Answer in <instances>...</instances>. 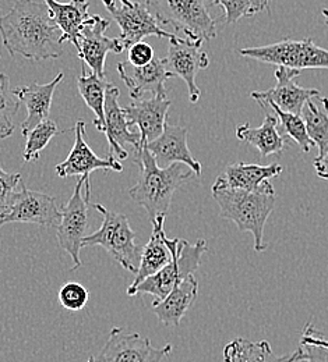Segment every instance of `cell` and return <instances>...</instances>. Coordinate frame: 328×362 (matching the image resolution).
<instances>
[{
	"label": "cell",
	"mask_w": 328,
	"mask_h": 362,
	"mask_svg": "<svg viewBox=\"0 0 328 362\" xmlns=\"http://www.w3.org/2000/svg\"><path fill=\"white\" fill-rule=\"evenodd\" d=\"M102 3L120 28L119 40L122 41L125 49L141 42L145 37L149 35L168 40L175 35L164 30L155 17L149 13L148 7L142 3L133 1L130 6H118L115 0H102Z\"/></svg>",
	"instance_id": "11"
},
{
	"label": "cell",
	"mask_w": 328,
	"mask_h": 362,
	"mask_svg": "<svg viewBox=\"0 0 328 362\" xmlns=\"http://www.w3.org/2000/svg\"><path fill=\"white\" fill-rule=\"evenodd\" d=\"M77 86L81 98L84 99L86 105L93 110L96 116L94 120V126L98 132H105V92L111 86L105 78H99L91 73L90 76L86 74L84 66L81 69V76L77 80Z\"/></svg>",
	"instance_id": "28"
},
{
	"label": "cell",
	"mask_w": 328,
	"mask_h": 362,
	"mask_svg": "<svg viewBox=\"0 0 328 362\" xmlns=\"http://www.w3.org/2000/svg\"><path fill=\"white\" fill-rule=\"evenodd\" d=\"M322 14H323V17H324V24L327 25L328 28V8H323V10H322Z\"/></svg>",
	"instance_id": "39"
},
{
	"label": "cell",
	"mask_w": 328,
	"mask_h": 362,
	"mask_svg": "<svg viewBox=\"0 0 328 362\" xmlns=\"http://www.w3.org/2000/svg\"><path fill=\"white\" fill-rule=\"evenodd\" d=\"M87 362H94V357H90V358H89V361Z\"/></svg>",
	"instance_id": "41"
},
{
	"label": "cell",
	"mask_w": 328,
	"mask_h": 362,
	"mask_svg": "<svg viewBox=\"0 0 328 362\" xmlns=\"http://www.w3.org/2000/svg\"><path fill=\"white\" fill-rule=\"evenodd\" d=\"M290 362H328V349L299 343Z\"/></svg>",
	"instance_id": "35"
},
{
	"label": "cell",
	"mask_w": 328,
	"mask_h": 362,
	"mask_svg": "<svg viewBox=\"0 0 328 362\" xmlns=\"http://www.w3.org/2000/svg\"><path fill=\"white\" fill-rule=\"evenodd\" d=\"M74 145L69 153V156L56 166V173L60 177H83L90 176L94 170L103 169V170H115L122 172L123 166L120 162L112 156L108 155V158L101 159L94 153V151L90 148V145L86 141V123L77 122L74 127Z\"/></svg>",
	"instance_id": "15"
},
{
	"label": "cell",
	"mask_w": 328,
	"mask_h": 362,
	"mask_svg": "<svg viewBox=\"0 0 328 362\" xmlns=\"http://www.w3.org/2000/svg\"><path fill=\"white\" fill-rule=\"evenodd\" d=\"M57 132V126L55 122L52 120H45L43 123H40L34 130L30 132V134L26 136L27 142H26V149H24V160L26 162H31V160H38L40 159V153L47 148L49 141L56 136Z\"/></svg>",
	"instance_id": "31"
},
{
	"label": "cell",
	"mask_w": 328,
	"mask_h": 362,
	"mask_svg": "<svg viewBox=\"0 0 328 362\" xmlns=\"http://www.w3.org/2000/svg\"><path fill=\"white\" fill-rule=\"evenodd\" d=\"M306 133L319 148V155L328 152V98L317 95L309 99L300 113Z\"/></svg>",
	"instance_id": "27"
},
{
	"label": "cell",
	"mask_w": 328,
	"mask_h": 362,
	"mask_svg": "<svg viewBox=\"0 0 328 362\" xmlns=\"http://www.w3.org/2000/svg\"><path fill=\"white\" fill-rule=\"evenodd\" d=\"M198 281L194 274L181 280L172 291L161 301L152 303V313L168 327H178L188 308L196 303Z\"/></svg>",
	"instance_id": "22"
},
{
	"label": "cell",
	"mask_w": 328,
	"mask_h": 362,
	"mask_svg": "<svg viewBox=\"0 0 328 362\" xmlns=\"http://www.w3.org/2000/svg\"><path fill=\"white\" fill-rule=\"evenodd\" d=\"M213 3H214V0H213Z\"/></svg>",
	"instance_id": "42"
},
{
	"label": "cell",
	"mask_w": 328,
	"mask_h": 362,
	"mask_svg": "<svg viewBox=\"0 0 328 362\" xmlns=\"http://www.w3.org/2000/svg\"><path fill=\"white\" fill-rule=\"evenodd\" d=\"M109 21L94 14L90 17L79 37V57L90 66L95 76L105 78V60L108 53H122L125 46L119 38H109L105 35Z\"/></svg>",
	"instance_id": "13"
},
{
	"label": "cell",
	"mask_w": 328,
	"mask_h": 362,
	"mask_svg": "<svg viewBox=\"0 0 328 362\" xmlns=\"http://www.w3.org/2000/svg\"><path fill=\"white\" fill-rule=\"evenodd\" d=\"M49 8L52 21L62 31V41H69L79 50V37L90 20V0H70L60 3L57 0H44Z\"/></svg>",
	"instance_id": "23"
},
{
	"label": "cell",
	"mask_w": 328,
	"mask_h": 362,
	"mask_svg": "<svg viewBox=\"0 0 328 362\" xmlns=\"http://www.w3.org/2000/svg\"><path fill=\"white\" fill-rule=\"evenodd\" d=\"M62 211L56 199L40 191L28 189L23 182L11 202L0 211V227L7 223H34L43 227H57Z\"/></svg>",
	"instance_id": "9"
},
{
	"label": "cell",
	"mask_w": 328,
	"mask_h": 362,
	"mask_svg": "<svg viewBox=\"0 0 328 362\" xmlns=\"http://www.w3.org/2000/svg\"><path fill=\"white\" fill-rule=\"evenodd\" d=\"M21 102L10 90L9 76L0 74V139L11 136L14 132L13 119L18 112Z\"/></svg>",
	"instance_id": "30"
},
{
	"label": "cell",
	"mask_w": 328,
	"mask_h": 362,
	"mask_svg": "<svg viewBox=\"0 0 328 362\" xmlns=\"http://www.w3.org/2000/svg\"><path fill=\"white\" fill-rule=\"evenodd\" d=\"M213 0H147L145 6L161 27H172L186 40L203 45L217 35V24L210 13Z\"/></svg>",
	"instance_id": "4"
},
{
	"label": "cell",
	"mask_w": 328,
	"mask_h": 362,
	"mask_svg": "<svg viewBox=\"0 0 328 362\" xmlns=\"http://www.w3.org/2000/svg\"><path fill=\"white\" fill-rule=\"evenodd\" d=\"M151 223L152 234L145 247L141 250L140 265L133 283L128 288V293L135 290L142 280L154 276L172 261V240L166 237L164 230L165 216H158L157 219L151 221Z\"/></svg>",
	"instance_id": "20"
},
{
	"label": "cell",
	"mask_w": 328,
	"mask_h": 362,
	"mask_svg": "<svg viewBox=\"0 0 328 362\" xmlns=\"http://www.w3.org/2000/svg\"><path fill=\"white\" fill-rule=\"evenodd\" d=\"M188 129L172 126L166 123L165 130L161 136L145 148L149 151L159 168H168L174 163L188 165L190 170L196 176H201V165L197 159L193 158L188 145Z\"/></svg>",
	"instance_id": "18"
},
{
	"label": "cell",
	"mask_w": 328,
	"mask_h": 362,
	"mask_svg": "<svg viewBox=\"0 0 328 362\" xmlns=\"http://www.w3.org/2000/svg\"><path fill=\"white\" fill-rule=\"evenodd\" d=\"M171 100L166 96L154 95L145 99H136L130 105L122 107L130 127L136 126L140 134V146L136 152L144 149L149 142L157 139L165 130Z\"/></svg>",
	"instance_id": "14"
},
{
	"label": "cell",
	"mask_w": 328,
	"mask_h": 362,
	"mask_svg": "<svg viewBox=\"0 0 328 362\" xmlns=\"http://www.w3.org/2000/svg\"><path fill=\"white\" fill-rule=\"evenodd\" d=\"M268 3L270 0H214V4L224 8V17L228 24L267 10Z\"/></svg>",
	"instance_id": "32"
},
{
	"label": "cell",
	"mask_w": 328,
	"mask_h": 362,
	"mask_svg": "<svg viewBox=\"0 0 328 362\" xmlns=\"http://www.w3.org/2000/svg\"><path fill=\"white\" fill-rule=\"evenodd\" d=\"M135 162L140 168V177L129 189L132 199L147 211L151 221L166 216L175 191L193 176V172L185 170L182 163L159 168L147 148L136 152Z\"/></svg>",
	"instance_id": "3"
},
{
	"label": "cell",
	"mask_w": 328,
	"mask_h": 362,
	"mask_svg": "<svg viewBox=\"0 0 328 362\" xmlns=\"http://www.w3.org/2000/svg\"><path fill=\"white\" fill-rule=\"evenodd\" d=\"M164 63L172 77H179L186 83L188 100L191 103H197L201 96V90L196 84V76L210 64L208 54L201 49V45L174 35L169 40L168 53Z\"/></svg>",
	"instance_id": "12"
},
{
	"label": "cell",
	"mask_w": 328,
	"mask_h": 362,
	"mask_svg": "<svg viewBox=\"0 0 328 362\" xmlns=\"http://www.w3.org/2000/svg\"><path fill=\"white\" fill-rule=\"evenodd\" d=\"M120 90L112 84L105 92V132L108 144H109V155L118 156L119 160L128 159L129 153L123 148L126 144L133 145L137 151L140 146V134L130 132V126L126 120V116L119 105Z\"/></svg>",
	"instance_id": "16"
},
{
	"label": "cell",
	"mask_w": 328,
	"mask_h": 362,
	"mask_svg": "<svg viewBox=\"0 0 328 362\" xmlns=\"http://www.w3.org/2000/svg\"><path fill=\"white\" fill-rule=\"evenodd\" d=\"M0 35L7 52L27 60L57 59L63 53L62 31L52 21L45 3L16 0L0 17Z\"/></svg>",
	"instance_id": "1"
},
{
	"label": "cell",
	"mask_w": 328,
	"mask_h": 362,
	"mask_svg": "<svg viewBox=\"0 0 328 362\" xmlns=\"http://www.w3.org/2000/svg\"><path fill=\"white\" fill-rule=\"evenodd\" d=\"M207 251V241L197 240L190 244L186 240H172V261L158 273L142 280L140 284L128 293L135 297L137 294H149L155 297V301L164 300L172 288L185 277L194 274L200 268L201 257Z\"/></svg>",
	"instance_id": "6"
},
{
	"label": "cell",
	"mask_w": 328,
	"mask_h": 362,
	"mask_svg": "<svg viewBox=\"0 0 328 362\" xmlns=\"http://www.w3.org/2000/svg\"><path fill=\"white\" fill-rule=\"evenodd\" d=\"M281 165L274 163L268 166L236 162L227 166L224 173V180L230 188L254 191L263 187L266 181H270L282 173Z\"/></svg>",
	"instance_id": "25"
},
{
	"label": "cell",
	"mask_w": 328,
	"mask_h": 362,
	"mask_svg": "<svg viewBox=\"0 0 328 362\" xmlns=\"http://www.w3.org/2000/svg\"><path fill=\"white\" fill-rule=\"evenodd\" d=\"M94 208L102 215V226L91 235L84 237L81 248L101 245L122 268L136 274L142 248L136 244V233L130 227L128 216L112 212L99 204H95Z\"/></svg>",
	"instance_id": "5"
},
{
	"label": "cell",
	"mask_w": 328,
	"mask_h": 362,
	"mask_svg": "<svg viewBox=\"0 0 328 362\" xmlns=\"http://www.w3.org/2000/svg\"><path fill=\"white\" fill-rule=\"evenodd\" d=\"M300 343L328 349L327 339L323 336V333H320V332L312 325V322H309V323L305 325L303 332H302V337H300Z\"/></svg>",
	"instance_id": "37"
},
{
	"label": "cell",
	"mask_w": 328,
	"mask_h": 362,
	"mask_svg": "<svg viewBox=\"0 0 328 362\" xmlns=\"http://www.w3.org/2000/svg\"><path fill=\"white\" fill-rule=\"evenodd\" d=\"M300 74L302 71L299 70L280 66L276 70V78H277L276 87L268 90H253L250 96L254 100H270L283 112L300 116L305 103L309 99L320 95L319 90L302 88L295 83V78L299 77Z\"/></svg>",
	"instance_id": "17"
},
{
	"label": "cell",
	"mask_w": 328,
	"mask_h": 362,
	"mask_svg": "<svg viewBox=\"0 0 328 362\" xmlns=\"http://www.w3.org/2000/svg\"><path fill=\"white\" fill-rule=\"evenodd\" d=\"M211 191L220 206L221 216L234 222L239 231H249L253 234L256 252L266 251L264 228L277 202L273 184L266 181L261 188L254 191L234 189L227 185L221 176L215 180Z\"/></svg>",
	"instance_id": "2"
},
{
	"label": "cell",
	"mask_w": 328,
	"mask_h": 362,
	"mask_svg": "<svg viewBox=\"0 0 328 362\" xmlns=\"http://www.w3.org/2000/svg\"><path fill=\"white\" fill-rule=\"evenodd\" d=\"M91 198L90 176L80 177L73 195L62 209L60 223L57 225V241L59 245L72 257L74 267L72 271L81 268L83 262L80 258L81 243L89 228V205Z\"/></svg>",
	"instance_id": "8"
},
{
	"label": "cell",
	"mask_w": 328,
	"mask_h": 362,
	"mask_svg": "<svg viewBox=\"0 0 328 362\" xmlns=\"http://www.w3.org/2000/svg\"><path fill=\"white\" fill-rule=\"evenodd\" d=\"M120 3H122V4H126V6H130L133 1H132V0H120Z\"/></svg>",
	"instance_id": "40"
},
{
	"label": "cell",
	"mask_w": 328,
	"mask_h": 362,
	"mask_svg": "<svg viewBox=\"0 0 328 362\" xmlns=\"http://www.w3.org/2000/svg\"><path fill=\"white\" fill-rule=\"evenodd\" d=\"M90 300V293L80 283H66L59 291V301L69 311H80Z\"/></svg>",
	"instance_id": "33"
},
{
	"label": "cell",
	"mask_w": 328,
	"mask_h": 362,
	"mask_svg": "<svg viewBox=\"0 0 328 362\" xmlns=\"http://www.w3.org/2000/svg\"><path fill=\"white\" fill-rule=\"evenodd\" d=\"M239 54L261 63L277 64L278 67H288L293 70L305 69H326L328 70V50L316 45L310 38L295 41L282 40L277 44L244 47Z\"/></svg>",
	"instance_id": "7"
},
{
	"label": "cell",
	"mask_w": 328,
	"mask_h": 362,
	"mask_svg": "<svg viewBox=\"0 0 328 362\" xmlns=\"http://www.w3.org/2000/svg\"><path fill=\"white\" fill-rule=\"evenodd\" d=\"M292 353L277 356L266 340L234 339L224 347V362H290Z\"/></svg>",
	"instance_id": "26"
},
{
	"label": "cell",
	"mask_w": 328,
	"mask_h": 362,
	"mask_svg": "<svg viewBox=\"0 0 328 362\" xmlns=\"http://www.w3.org/2000/svg\"><path fill=\"white\" fill-rule=\"evenodd\" d=\"M118 73L122 81L130 90V96L136 100L145 93L166 96L165 83L172 77L165 69L164 59H155L141 67L132 66L130 63H119Z\"/></svg>",
	"instance_id": "19"
},
{
	"label": "cell",
	"mask_w": 328,
	"mask_h": 362,
	"mask_svg": "<svg viewBox=\"0 0 328 362\" xmlns=\"http://www.w3.org/2000/svg\"><path fill=\"white\" fill-rule=\"evenodd\" d=\"M266 112L264 123L257 127L251 129L249 123L236 127V138L242 142H247L254 146L261 156L270 155H281L285 145V138L278 133V119L276 115Z\"/></svg>",
	"instance_id": "24"
},
{
	"label": "cell",
	"mask_w": 328,
	"mask_h": 362,
	"mask_svg": "<svg viewBox=\"0 0 328 362\" xmlns=\"http://www.w3.org/2000/svg\"><path fill=\"white\" fill-rule=\"evenodd\" d=\"M64 78L63 73H59L50 83L38 84L33 83L30 86L13 90L18 100L27 107V119L21 124V134L28 136L31 130H34L40 123L45 122L49 117L52 99L56 87Z\"/></svg>",
	"instance_id": "21"
},
{
	"label": "cell",
	"mask_w": 328,
	"mask_h": 362,
	"mask_svg": "<svg viewBox=\"0 0 328 362\" xmlns=\"http://www.w3.org/2000/svg\"><path fill=\"white\" fill-rule=\"evenodd\" d=\"M257 103L261 107H270L271 110H274V115L281 122L285 134L290 136L300 146L302 152H305V153L310 152V149H312V146H315V144L312 142V139L307 136L306 127H305V122H303V119L299 115L283 112L277 105H274L270 100H257Z\"/></svg>",
	"instance_id": "29"
},
{
	"label": "cell",
	"mask_w": 328,
	"mask_h": 362,
	"mask_svg": "<svg viewBox=\"0 0 328 362\" xmlns=\"http://www.w3.org/2000/svg\"><path fill=\"white\" fill-rule=\"evenodd\" d=\"M20 184L21 176L18 173H9L0 168V211L11 202Z\"/></svg>",
	"instance_id": "34"
},
{
	"label": "cell",
	"mask_w": 328,
	"mask_h": 362,
	"mask_svg": "<svg viewBox=\"0 0 328 362\" xmlns=\"http://www.w3.org/2000/svg\"><path fill=\"white\" fill-rule=\"evenodd\" d=\"M171 353V344L157 349L149 339L139 333H126L122 327H113L94 362H162Z\"/></svg>",
	"instance_id": "10"
},
{
	"label": "cell",
	"mask_w": 328,
	"mask_h": 362,
	"mask_svg": "<svg viewBox=\"0 0 328 362\" xmlns=\"http://www.w3.org/2000/svg\"><path fill=\"white\" fill-rule=\"evenodd\" d=\"M313 166H315L316 175L320 179H324V180L328 181V152L323 153V155H317L315 158Z\"/></svg>",
	"instance_id": "38"
},
{
	"label": "cell",
	"mask_w": 328,
	"mask_h": 362,
	"mask_svg": "<svg viewBox=\"0 0 328 362\" xmlns=\"http://www.w3.org/2000/svg\"><path fill=\"white\" fill-rule=\"evenodd\" d=\"M128 50H129V62L128 63H130L132 66L141 67L154 60V49L151 47V45H148L142 41L130 46Z\"/></svg>",
	"instance_id": "36"
}]
</instances>
